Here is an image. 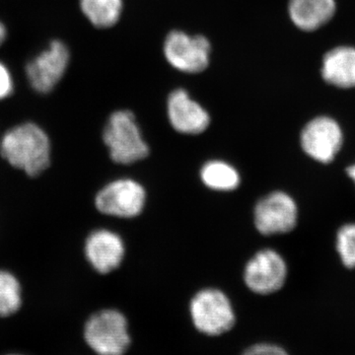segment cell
<instances>
[{"instance_id": "23", "label": "cell", "mask_w": 355, "mask_h": 355, "mask_svg": "<svg viewBox=\"0 0 355 355\" xmlns=\"http://www.w3.org/2000/svg\"><path fill=\"white\" fill-rule=\"evenodd\" d=\"M10 355H20V354H10Z\"/></svg>"}, {"instance_id": "6", "label": "cell", "mask_w": 355, "mask_h": 355, "mask_svg": "<svg viewBox=\"0 0 355 355\" xmlns=\"http://www.w3.org/2000/svg\"><path fill=\"white\" fill-rule=\"evenodd\" d=\"M146 202V191L135 180L120 179L107 184L95 198L97 209L106 216L133 218L139 216Z\"/></svg>"}, {"instance_id": "8", "label": "cell", "mask_w": 355, "mask_h": 355, "mask_svg": "<svg viewBox=\"0 0 355 355\" xmlns=\"http://www.w3.org/2000/svg\"><path fill=\"white\" fill-rule=\"evenodd\" d=\"M301 146L309 157L317 162L329 164L343 144L340 125L328 116H319L309 121L301 132Z\"/></svg>"}, {"instance_id": "9", "label": "cell", "mask_w": 355, "mask_h": 355, "mask_svg": "<svg viewBox=\"0 0 355 355\" xmlns=\"http://www.w3.org/2000/svg\"><path fill=\"white\" fill-rule=\"evenodd\" d=\"M287 277L286 261L275 250L258 252L245 268L246 286L254 293L266 294L279 291Z\"/></svg>"}, {"instance_id": "14", "label": "cell", "mask_w": 355, "mask_h": 355, "mask_svg": "<svg viewBox=\"0 0 355 355\" xmlns=\"http://www.w3.org/2000/svg\"><path fill=\"white\" fill-rule=\"evenodd\" d=\"M322 74L327 83L340 88L355 87V49L340 46L324 55Z\"/></svg>"}, {"instance_id": "1", "label": "cell", "mask_w": 355, "mask_h": 355, "mask_svg": "<svg viewBox=\"0 0 355 355\" xmlns=\"http://www.w3.org/2000/svg\"><path fill=\"white\" fill-rule=\"evenodd\" d=\"M2 157L9 164L36 177L50 166L51 144L48 135L32 123L11 128L0 141Z\"/></svg>"}, {"instance_id": "4", "label": "cell", "mask_w": 355, "mask_h": 355, "mask_svg": "<svg viewBox=\"0 0 355 355\" xmlns=\"http://www.w3.org/2000/svg\"><path fill=\"white\" fill-rule=\"evenodd\" d=\"M191 315L198 331L218 336L234 326L235 314L230 300L218 289L200 291L191 299Z\"/></svg>"}, {"instance_id": "20", "label": "cell", "mask_w": 355, "mask_h": 355, "mask_svg": "<svg viewBox=\"0 0 355 355\" xmlns=\"http://www.w3.org/2000/svg\"><path fill=\"white\" fill-rule=\"evenodd\" d=\"M13 83L6 65L0 62V100L6 99L12 94Z\"/></svg>"}, {"instance_id": "21", "label": "cell", "mask_w": 355, "mask_h": 355, "mask_svg": "<svg viewBox=\"0 0 355 355\" xmlns=\"http://www.w3.org/2000/svg\"><path fill=\"white\" fill-rule=\"evenodd\" d=\"M347 176L352 180V182L355 184V164L350 165L347 168Z\"/></svg>"}, {"instance_id": "11", "label": "cell", "mask_w": 355, "mask_h": 355, "mask_svg": "<svg viewBox=\"0 0 355 355\" xmlns=\"http://www.w3.org/2000/svg\"><path fill=\"white\" fill-rule=\"evenodd\" d=\"M168 118L174 130L184 135H200L207 130L210 116L207 110L191 99L184 89H176L168 98Z\"/></svg>"}, {"instance_id": "7", "label": "cell", "mask_w": 355, "mask_h": 355, "mask_svg": "<svg viewBox=\"0 0 355 355\" xmlns=\"http://www.w3.org/2000/svg\"><path fill=\"white\" fill-rule=\"evenodd\" d=\"M254 225L261 234H284L295 228L298 209L295 200L284 191H273L257 203Z\"/></svg>"}, {"instance_id": "17", "label": "cell", "mask_w": 355, "mask_h": 355, "mask_svg": "<svg viewBox=\"0 0 355 355\" xmlns=\"http://www.w3.org/2000/svg\"><path fill=\"white\" fill-rule=\"evenodd\" d=\"M20 284L10 272L0 270V317H8L20 309Z\"/></svg>"}, {"instance_id": "16", "label": "cell", "mask_w": 355, "mask_h": 355, "mask_svg": "<svg viewBox=\"0 0 355 355\" xmlns=\"http://www.w3.org/2000/svg\"><path fill=\"white\" fill-rule=\"evenodd\" d=\"M84 15L97 28H110L120 20L123 0H80Z\"/></svg>"}, {"instance_id": "10", "label": "cell", "mask_w": 355, "mask_h": 355, "mask_svg": "<svg viewBox=\"0 0 355 355\" xmlns=\"http://www.w3.org/2000/svg\"><path fill=\"white\" fill-rule=\"evenodd\" d=\"M69 62V49L60 41L51 42L44 51L26 67V73L32 87L39 93L51 92L64 76Z\"/></svg>"}, {"instance_id": "12", "label": "cell", "mask_w": 355, "mask_h": 355, "mask_svg": "<svg viewBox=\"0 0 355 355\" xmlns=\"http://www.w3.org/2000/svg\"><path fill=\"white\" fill-rule=\"evenodd\" d=\"M85 254L98 272L106 275L120 266L125 245L118 234L106 229L96 230L86 240Z\"/></svg>"}, {"instance_id": "13", "label": "cell", "mask_w": 355, "mask_h": 355, "mask_svg": "<svg viewBox=\"0 0 355 355\" xmlns=\"http://www.w3.org/2000/svg\"><path fill=\"white\" fill-rule=\"evenodd\" d=\"M288 11L299 29L314 31L333 18L336 3L335 0H291Z\"/></svg>"}, {"instance_id": "22", "label": "cell", "mask_w": 355, "mask_h": 355, "mask_svg": "<svg viewBox=\"0 0 355 355\" xmlns=\"http://www.w3.org/2000/svg\"><path fill=\"white\" fill-rule=\"evenodd\" d=\"M6 38V27L0 23V44L3 43L4 40Z\"/></svg>"}, {"instance_id": "3", "label": "cell", "mask_w": 355, "mask_h": 355, "mask_svg": "<svg viewBox=\"0 0 355 355\" xmlns=\"http://www.w3.org/2000/svg\"><path fill=\"white\" fill-rule=\"evenodd\" d=\"M84 338L97 354L123 355L130 343L127 319L116 310L100 311L86 323Z\"/></svg>"}, {"instance_id": "19", "label": "cell", "mask_w": 355, "mask_h": 355, "mask_svg": "<svg viewBox=\"0 0 355 355\" xmlns=\"http://www.w3.org/2000/svg\"><path fill=\"white\" fill-rule=\"evenodd\" d=\"M243 355H288L282 347L270 343H260L250 347Z\"/></svg>"}, {"instance_id": "5", "label": "cell", "mask_w": 355, "mask_h": 355, "mask_svg": "<svg viewBox=\"0 0 355 355\" xmlns=\"http://www.w3.org/2000/svg\"><path fill=\"white\" fill-rule=\"evenodd\" d=\"M211 44L202 35L190 36L183 31H172L164 43L166 60L174 69L187 73H200L209 64Z\"/></svg>"}, {"instance_id": "15", "label": "cell", "mask_w": 355, "mask_h": 355, "mask_svg": "<svg viewBox=\"0 0 355 355\" xmlns=\"http://www.w3.org/2000/svg\"><path fill=\"white\" fill-rule=\"evenodd\" d=\"M202 183L219 191H234L239 187L240 175L232 165L220 160H212L203 165L200 171Z\"/></svg>"}, {"instance_id": "2", "label": "cell", "mask_w": 355, "mask_h": 355, "mask_svg": "<svg viewBox=\"0 0 355 355\" xmlns=\"http://www.w3.org/2000/svg\"><path fill=\"white\" fill-rule=\"evenodd\" d=\"M103 139L114 162L130 165L149 155V146L142 137L135 114L128 110L114 112L103 132Z\"/></svg>"}, {"instance_id": "18", "label": "cell", "mask_w": 355, "mask_h": 355, "mask_svg": "<svg viewBox=\"0 0 355 355\" xmlns=\"http://www.w3.org/2000/svg\"><path fill=\"white\" fill-rule=\"evenodd\" d=\"M336 251L345 268H355V223H347L338 229Z\"/></svg>"}]
</instances>
